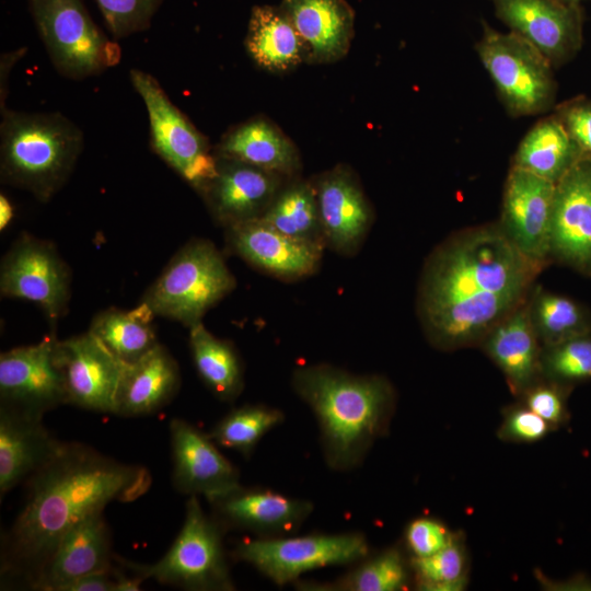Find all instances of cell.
I'll use <instances>...</instances> for the list:
<instances>
[{
	"label": "cell",
	"instance_id": "1f68e13d",
	"mask_svg": "<svg viewBox=\"0 0 591 591\" xmlns=\"http://www.w3.org/2000/svg\"><path fill=\"white\" fill-rule=\"evenodd\" d=\"M260 219L290 237L325 246L312 182L296 181L281 188Z\"/></svg>",
	"mask_w": 591,
	"mask_h": 591
},
{
	"label": "cell",
	"instance_id": "7a4b0ae2",
	"mask_svg": "<svg viewBox=\"0 0 591 591\" xmlns=\"http://www.w3.org/2000/svg\"><path fill=\"white\" fill-rule=\"evenodd\" d=\"M26 498L4 534L1 578L32 588L62 537L112 501L130 502L150 488L149 471L79 442H61L27 479Z\"/></svg>",
	"mask_w": 591,
	"mask_h": 591
},
{
	"label": "cell",
	"instance_id": "b9f144b4",
	"mask_svg": "<svg viewBox=\"0 0 591 591\" xmlns=\"http://www.w3.org/2000/svg\"><path fill=\"white\" fill-rule=\"evenodd\" d=\"M564 125L579 148L591 154V106L578 104L567 108Z\"/></svg>",
	"mask_w": 591,
	"mask_h": 591
},
{
	"label": "cell",
	"instance_id": "f1b7e54d",
	"mask_svg": "<svg viewBox=\"0 0 591 591\" xmlns=\"http://www.w3.org/2000/svg\"><path fill=\"white\" fill-rule=\"evenodd\" d=\"M583 153L563 121L547 118L523 138L513 165L557 183Z\"/></svg>",
	"mask_w": 591,
	"mask_h": 591
},
{
	"label": "cell",
	"instance_id": "7402d4cb",
	"mask_svg": "<svg viewBox=\"0 0 591 591\" xmlns=\"http://www.w3.org/2000/svg\"><path fill=\"white\" fill-rule=\"evenodd\" d=\"M111 534L103 512L76 524L60 541L33 590L62 591L83 576L112 570Z\"/></svg>",
	"mask_w": 591,
	"mask_h": 591
},
{
	"label": "cell",
	"instance_id": "83f0119b",
	"mask_svg": "<svg viewBox=\"0 0 591 591\" xmlns=\"http://www.w3.org/2000/svg\"><path fill=\"white\" fill-rule=\"evenodd\" d=\"M245 47L260 68L273 72H285L305 61L300 36L280 7L252 9Z\"/></svg>",
	"mask_w": 591,
	"mask_h": 591
},
{
	"label": "cell",
	"instance_id": "52a82bcc",
	"mask_svg": "<svg viewBox=\"0 0 591 591\" xmlns=\"http://www.w3.org/2000/svg\"><path fill=\"white\" fill-rule=\"evenodd\" d=\"M55 69L65 78L97 76L120 61V48L91 19L82 0H27Z\"/></svg>",
	"mask_w": 591,
	"mask_h": 591
},
{
	"label": "cell",
	"instance_id": "484cf974",
	"mask_svg": "<svg viewBox=\"0 0 591 591\" xmlns=\"http://www.w3.org/2000/svg\"><path fill=\"white\" fill-rule=\"evenodd\" d=\"M179 386L177 363L160 344L132 363H125L114 413L134 417L152 414L174 396Z\"/></svg>",
	"mask_w": 591,
	"mask_h": 591
},
{
	"label": "cell",
	"instance_id": "d6986e66",
	"mask_svg": "<svg viewBox=\"0 0 591 591\" xmlns=\"http://www.w3.org/2000/svg\"><path fill=\"white\" fill-rule=\"evenodd\" d=\"M283 178L242 161L217 157L216 175L200 194L213 218L228 228L260 218L282 188Z\"/></svg>",
	"mask_w": 591,
	"mask_h": 591
},
{
	"label": "cell",
	"instance_id": "74e56055",
	"mask_svg": "<svg viewBox=\"0 0 591 591\" xmlns=\"http://www.w3.org/2000/svg\"><path fill=\"white\" fill-rule=\"evenodd\" d=\"M115 39L146 31L163 0H95Z\"/></svg>",
	"mask_w": 591,
	"mask_h": 591
},
{
	"label": "cell",
	"instance_id": "277c9868",
	"mask_svg": "<svg viewBox=\"0 0 591 591\" xmlns=\"http://www.w3.org/2000/svg\"><path fill=\"white\" fill-rule=\"evenodd\" d=\"M2 183L48 201L68 181L80 157L82 130L60 113L1 109Z\"/></svg>",
	"mask_w": 591,
	"mask_h": 591
},
{
	"label": "cell",
	"instance_id": "603a6c76",
	"mask_svg": "<svg viewBox=\"0 0 591 591\" xmlns=\"http://www.w3.org/2000/svg\"><path fill=\"white\" fill-rule=\"evenodd\" d=\"M499 18L545 58L559 59L578 40L576 10L555 0H493Z\"/></svg>",
	"mask_w": 591,
	"mask_h": 591
},
{
	"label": "cell",
	"instance_id": "3957f363",
	"mask_svg": "<svg viewBox=\"0 0 591 591\" xmlns=\"http://www.w3.org/2000/svg\"><path fill=\"white\" fill-rule=\"evenodd\" d=\"M292 386L316 418L323 456L334 471L357 468L390 429L396 394L384 376L313 364L294 370Z\"/></svg>",
	"mask_w": 591,
	"mask_h": 591
},
{
	"label": "cell",
	"instance_id": "d590c367",
	"mask_svg": "<svg viewBox=\"0 0 591 591\" xmlns=\"http://www.w3.org/2000/svg\"><path fill=\"white\" fill-rule=\"evenodd\" d=\"M412 576L417 589L425 591H461L468 580V558L457 536L438 553L409 558Z\"/></svg>",
	"mask_w": 591,
	"mask_h": 591
},
{
	"label": "cell",
	"instance_id": "836d02e7",
	"mask_svg": "<svg viewBox=\"0 0 591 591\" xmlns=\"http://www.w3.org/2000/svg\"><path fill=\"white\" fill-rule=\"evenodd\" d=\"M530 315L544 347L587 335L591 321L584 309L573 300L545 291H537L529 303Z\"/></svg>",
	"mask_w": 591,
	"mask_h": 591
},
{
	"label": "cell",
	"instance_id": "ab89813d",
	"mask_svg": "<svg viewBox=\"0 0 591 591\" xmlns=\"http://www.w3.org/2000/svg\"><path fill=\"white\" fill-rule=\"evenodd\" d=\"M404 537L410 557L421 558L445 548L457 535L440 520L421 517L407 524Z\"/></svg>",
	"mask_w": 591,
	"mask_h": 591
},
{
	"label": "cell",
	"instance_id": "e0dca14e",
	"mask_svg": "<svg viewBox=\"0 0 591 591\" xmlns=\"http://www.w3.org/2000/svg\"><path fill=\"white\" fill-rule=\"evenodd\" d=\"M325 245L355 254L372 222V210L355 173L337 165L313 182Z\"/></svg>",
	"mask_w": 591,
	"mask_h": 591
},
{
	"label": "cell",
	"instance_id": "8fae6325",
	"mask_svg": "<svg viewBox=\"0 0 591 591\" xmlns=\"http://www.w3.org/2000/svg\"><path fill=\"white\" fill-rule=\"evenodd\" d=\"M0 290L36 303L56 321L67 311L70 273L53 244L23 235L2 259Z\"/></svg>",
	"mask_w": 591,
	"mask_h": 591
},
{
	"label": "cell",
	"instance_id": "9a60e30c",
	"mask_svg": "<svg viewBox=\"0 0 591 591\" xmlns=\"http://www.w3.org/2000/svg\"><path fill=\"white\" fill-rule=\"evenodd\" d=\"M551 254L591 276V154L583 153L556 183Z\"/></svg>",
	"mask_w": 591,
	"mask_h": 591
},
{
	"label": "cell",
	"instance_id": "8992f818",
	"mask_svg": "<svg viewBox=\"0 0 591 591\" xmlns=\"http://www.w3.org/2000/svg\"><path fill=\"white\" fill-rule=\"evenodd\" d=\"M223 529L197 498L186 502L183 526L167 553L154 564L121 563L142 578L195 591L234 589L222 542Z\"/></svg>",
	"mask_w": 591,
	"mask_h": 591
},
{
	"label": "cell",
	"instance_id": "7bdbcfd3",
	"mask_svg": "<svg viewBox=\"0 0 591 591\" xmlns=\"http://www.w3.org/2000/svg\"><path fill=\"white\" fill-rule=\"evenodd\" d=\"M116 569L100 571L78 578L63 587L62 591H117Z\"/></svg>",
	"mask_w": 591,
	"mask_h": 591
},
{
	"label": "cell",
	"instance_id": "d6a6232c",
	"mask_svg": "<svg viewBox=\"0 0 591 591\" xmlns=\"http://www.w3.org/2000/svg\"><path fill=\"white\" fill-rule=\"evenodd\" d=\"M412 575L409 560L396 546L366 559L354 570L327 584H303L301 589L338 591H401Z\"/></svg>",
	"mask_w": 591,
	"mask_h": 591
},
{
	"label": "cell",
	"instance_id": "cb8c5ba5",
	"mask_svg": "<svg viewBox=\"0 0 591 591\" xmlns=\"http://www.w3.org/2000/svg\"><path fill=\"white\" fill-rule=\"evenodd\" d=\"M482 343L513 394L520 396L543 378V349L531 320L529 303L523 302L498 322Z\"/></svg>",
	"mask_w": 591,
	"mask_h": 591
},
{
	"label": "cell",
	"instance_id": "2e32d148",
	"mask_svg": "<svg viewBox=\"0 0 591 591\" xmlns=\"http://www.w3.org/2000/svg\"><path fill=\"white\" fill-rule=\"evenodd\" d=\"M212 517L222 529H240L260 538L282 537L297 532L313 511V503L262 488L241 485L208 499Z\"/></svg>",
	"mask_w": 591,
	"mask_h": 591
},
{
	"label": "cell",
	"instance_id": "f35d334b",
	"mask_svg": "<svg viewBox=\"0 0 591 591\" xmlns=\"http://www.w3.org/2000/svg\"><path fill=\"white\" fill-rule=\"evenodd\" d=\"M569 386L540 379L521 395V403L548 422L554 430L569 421Z\"/></svg>",
	"mask_w": 591,
	"mask_h": 591
},
{
	"label": "cell",
	"instance_id": "30bf717a",
	"mask_svg": "<svg viewBox=\"0 0 591 591\" xmlns=\"http://www.w3.org/2000/svg\"><path fill=\"white\" fill-rule=\"evenodd\" d=\"M479 58L509 109L535 114L553 101L555 84L545 58L515 33L487 30L478 45Z\"/></svg>",
	"mask_w": 591,
	"mask_h": 591
},
{
	"label": "cell",
	"instance_id": "4dcf8cb0",
	"mask_svg": "<svg viewBox=\"0 0 591 591\" xmlns=\"http://www.w3.org/2000/svg\"><path fill=\"white\" fill-rule=\"evenodd\" d=\"M153 316L144 303L131 311L108 309L94 317L90 332L120 361L132 363L159 344Z\"/></svg>",
	"mask_w": 591,
	"mask_h": 591
},
{
	"label": "cell",
	"instance_id": "4316f807",
	"mask_svg": "<svg viewBox=\"0 0 591 591\" xmlns=\"http://www.w3.org/2000/svg\"><path fill=\"white\" fill-rule=\"evenodd\" d=\"M215 154L283 177H292L300 169L296 144L278 126L264 117L251 118L229 129L215 148Z\"/></svg>",
	"mask_w": 591,
	"mask_h": 591
},
{
	"label": "cell",
	"instance_id": "ac0fdd59",
	"mask_svg": "<svg viewBox=\"0 0 591 591\" xmlns=\"http://www.w3.org/2000/svg\"><path fill=\"white\" fill-rule=\"evenodd\" d=\"M172 482L177 491L207 499L240 486L237 468L222 455L209 434L175 418L170 422Z\"/></svg>",
	"mask_w": 591,
	"mask_h": 591
},
{
	"label": "cell",
	"instance_id": "ffe728a7",
	"mask_svg": "<svg viewBox=\"0 0 591 591\" xmlns=\"http://www.w3.org/2000/svg\"><path fill=\"white\" fill-rule=\"evenodd\" d=\"M229 245L252 266L283 280L313 275L324 246L290 237L260 218L227 228Z\"/></svg>",
	"mask_w": 591,
	"mask_h": 591
},
{
	"label": "cell",
	"instance_id": "5b68a950",
	"mask_svg": "<svg viewBox=\"0 0 591 591\" xmlns=\"http://www.w3.org/2000/svg\"><path fill=\"white\" fill-rule=\"evenodd\" d=\"M235 288L221 253L208 240L186 244L147 291L144 303L154 315L188 327Z\"/></svg>",
	"mask_w": 591,
	"mask_h": 591
},
{
	"label": "cell",
	"instance_id": "f546056e",
	"mask_svg": "<svg viewBox=\"0 0 591 591\" xmlns=\"http://www.w3.org/2000/svg\"><path fill=\"white\" fill-rule=\"evenodd\" d=\"M189 347L196 370L211 392L221 401L235 399L243 389V370L233 346L198 322L189 327Z\"/></svg>",
	"mask_w": 591,
	"mask_h": 591
},
{
	"label": "cell",
	"instance_id": "5bb4252c",
	"mask_svg": "<svg viewBox=\"0 0 591 591\" xmlns=\"http://www.w3.org/2000/svg\"><path fill=\"white\" fill-rule=\"evenodd\" d=\"M555 186L515 165L506 182L499 227L521 253L541 263L551 255Z\"/></svg>",
	"mask_w": 591,
	"mask_h": 591
},
{
	"label": "cell",
	"instance_id": "60d3db41",
	"mask_svg": "<svg viewBox=\"0 0 591 591\" xmlns=\"http://www.w3.org/2000/svg\"><path fill=\"white\" fill-rule=\"evenodd\" d=\"M552 426L522 403L507 407L497 436L507 442L532 443L545 438Z\"/></svg>",
	"mask_w": 591,
	"mask_h": 591
},
{
	"label": "cell",
	"instance_id": "e575fe53",
	"mask_svg": "<svg viewBox=\"0 0 591 591\" xmlns=\"http://www.w3.org/2000/svg\"><path fill=\"white\" fill-rule=\"evenodd\" d=\"M281 410L265 405H245L232 409L216 424L209 437L216 444L250 456L259 440L281 424Z\"/></svg>",
	"mask_w": 591,
	"mask_h": 591
},
{
	"label": "cell",
	"instance_id": "ba28073f",
	"mask_svg": "<svg viewBox=\"0 0 591 591\" xmlns=\"http://www.w3.org/2000/svg\"><path fill=\"white\" fill-rule=\"evenodd\" d=\"M129 77L148 113L153 151L201 193L217 172V157L207 138L171 101L153 76L131 69Z\"/></svg>",
	"mask_w": 591,
	"mask_h": 591
},
{
	"label": "cell",
	"instance_id": "7c38bea8",
	"mask_svg": "<svg viewBox=\"0 0 591 591\" xmlns=\"http://www.w3.org/2000/svg\"><path fill=\"white\" fill-rule=\"evenodd\" d=\"M56 338L4 351L0 356V406L44 417L67 404L61 372L55 358Z\"/></svg>",
	"mask_w": 591,
	"mask_h": 591
},
{
	"label": "cell",
	"instance_id": "8d00e7d4",
	"mask_svg": "<svg viewBox=\"0 0 591 591\" xmlns=\"http://www.w3.org/2000/svg\"><path fill=\"white\" fill-rule=\"evenodd\" d=\"M542 376L568 386L591 380V336L581 335L544 347Z\"/></svg>",
	"mask_w": 591,
	"mask_h": 591
},
{
	"label": "cell",
	"instance_id": "6da1fadb",
	"mask_svg": "<svg viewBox=\"0 0 591 591\" xmlns=\"http://www.w3.org/2000/svg\"><path fill=\"white\" fill-rule=\"evenodd\" d=\"M541 269L500 227L454 234L431 254L420 279L418 311L429 340L445 350L482 341L524 302Z\"/></svg>",
	"mask_w": 591,
	"mask_h": 591
},
{
	"label": "cell",
	"instance_id": "d4e9b609",
	"mask_svg": "<svg viewBox=\"0 0 591 591\" xmlns=\"http://www.w3.org/2000/svg\"><path fill=\"white\" fill-rule=\"evenodd\" d=\"M62 441L44 426L43 417L0 406V494L26 480Z\"/></svg>",
	"mask_w": 591,
	"mask_h": 591
},
{
	"label": "cell",
	"instance_id": "ee69618b",
	"mask_svg": "<svg viewBox=\"0 0 591 591\" xmlns=\"http://www.w3.org/2000/svg\"><path fill=\"white\" fill-rule=\"evenodd\" d=\"M13 217V207L5 196H0V229L7 228Z\"/></svg>",
	"mask_w": 591,
	"mask_h": 591
},
{
	"label": "cell",
	"instance_id": "4fadbf2b",
	"mask_svg": "<svg viewBox=\"0 0 591 591\" xmlns=\"http://www.w3.org/2000/svg\"><path fill=\"white\" fill-rule=\"evenodd\" d=\"M55 358L61 372L67 404L114 413L115 397L125 363L90 331L56 340Z\"/></svg>",
	"mask_w": 591,
	"mask_h": 591
},
{
	"label": "cell",
	"instance_id": "9c48e42d",
	"mask_svg": "<svg viewBox=\"0 0 591 591\" xmlns=\"http://www.w3.org/2000/svg\"><path fill=\"white\" fill-rule=\"evenodd\" d=\"M368 554L366 536L356 532L244 538L233 551L236 560L252 565L279 586L311 570L362 560Z\"/></svg>",
	"mask_w": 591,
	"mask_h": 591
},
{
	"label": "cell",
	"instance_id": "44dd1931",
	"mask_svg": "<svg viewBox=\"0 0 591 591\" xmlns=\"http://www.w3.org/2000/svg\"><path fill=\"white\" fill-rule=\"evenodd\" d=\"M310 63H328L345 57L355 35V11L346 0H282Z\"/></svg>",
	"mask_w": 591,
	"mask_h": 591
}]
</instances>
